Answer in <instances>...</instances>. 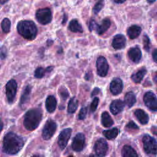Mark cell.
Wrapping results in <instances>:
<instances>
[{
    "label": "cell",
    "mask_w": 157,
    "mask_h": 157,
    "mask_svg": "<svg viewBox=\"0 0 157 157\" xmlns=\"http://www.w3.org/2000/svg\"><path fill=\"white\" fill-rule=\"evenodd\" d=\"M78 105V101L75 97L71 98L67 105V112L69 113H75Z\"/></svg>",
    "instance_id": "cell-28"
},
{
    "label": "cell",
    "mask_w": 157,
    "mask_h": 157,
    "mask_svg": "<svg viewBox=\"0 0 157 157\" xmlns=\"http://www.w3.org/2000/svg\"><path fill=\"white\" fill-rule=\"evenodd\" d=\"M101 123L105 128H109L113 125V120L107 112H104L102 113Z\"/></svg>",
    "instance_id": "cell-24"
},
{
    "label": "cell",
    "mask_w": 157,
    "mask_h": 157,
    "mask_svg": "<svg viewBox=\"0 0 157 157\" xmlns=\"http://www.w3.org/2000/svg\"><path fill=\"white\" fill-rule=\"evenodd\" d=\"M56 100L55 96L52 95L48 96L45 101V107L49 113L53 112L56 107Z\"/></svg>",
    "instance_id": "cell-20"
},
{
    "label": "cell",
    "mask_w": 157,
    "mask_h": 157,
    "mask_svg": "<svg viewBox=\"0 0 157 157\" xmlns=\"http://www.w3.org/2000/svg\"><path fill=\"white\" fill-rule=\"evenodd\" d=\"M124 107V103L120 99L113 100L110 105V110L113 115H117L121 112Z\"/></svg>",
    "instance_id": "cell-16"
},
{
    "label": "cell",
    "mask_w": 157,
    "mask_h": 157,
    "mask_svg": "<svg viewBox=\"0 0 157 157\" xmlns=\"http://www.w3.org/2000/svg\"><path fill=\"white\" fill-rule=\"evenodd\" d=\"M7 2V1H0V4H4Z\"/></svg>",
    "instance_id": "cell-44"
},
{
    "label": "cell",
    "mask_w": 157,
    "mask_h": 157,
    "mask_svg": "<svg viewBox=\"0 0 157 157\" xmlns=\"http://www.w3.org/2000/svg\"><path fill=\"white\" fill-rule=\"evenodd\" d=\"M124 102L126 105L129 107H131L136 103V98L134 93L132 91L128 92L124 96Z\"/></svg>",
    "instance_id": "cell-26"
},
{
    "label": "cell",
    "mask_w": 157,
    "mask_h": 157,
    "mask_svg": "<svg viewBox=\"0 0 157 157\" xmlns=\"http://www.w3.org/2000/svg\"><path fill=\"white\" fill-rule=\"evenodd\" d=\"M147 2L149 3H153V2H155V1H147Z\"/></svg>",
    "instance_id": "cell-45"
},
{
    "label": "cell",
    "mask_w": 157,
    "mask_h": 157,
    "mask_svg": "<svg viewBox=\"0 0 157 157\" xmlns=\"http://www.w3.org/2000/svg\"><path fill=\"white\" fill-rule=\"evenodd\" d=\"M96 69L98 75L100 77L107 75L109 71V64L107 59L104 56H99L96 60Z\"/></svg>",
    "instance_id": "cell-8"
},
{
    "label": "cell",
    "mask_w": 157,
    "mask_h": 157,
    "mask_svg": "<svg viewBox=\"0 0 157 157\" xmlns=\"http://www.w3.org/2000/svg\"><path fill=\"white\" fill-rule=\"evenodd\" d=\"M53 69V66H48L45 69L42 67H39L36 69L34 72V77L37 78H41L45 75L46 72H50Z\"/></svg>",
    "instance_id": "cell-27"
},
{
    "label": "cell",
    "mask_w": 157,
    "mask_h": 157,
    "mask_svg": "<svg viewBox=\"0 0 157 157\" xmlns=\"http://www.w3.org/2000/svg\"><path fill=\"white\" fill-rule=\"evenodd\" d=\"M24 145V140L21 137L17 134L9 132L7 133L2 140V151L8 155L18 153Z\"/></svg>",
    "instance_id": "cell-1"
},
{
    "label": "cell",
    "mask_w": 157,
    "mask_h": 157,
    "mask_svg": "<svg viewBox=\"0 0 157 157\" xmlns=\"http://www.w3.org/2000/svg\"><path fill=\"white\" fill-rule=\"evenodd\" d=\"M128 55L129 59L134 63H137L142 58V52L139 47H134L131 48L128 52Z\"/></svg>",
    "instance_id": "cell-15"
},
{
    "label": "cell",
    "mask_w": 157,
    "mask_h": 157,
    "mask_svg": "<svg viewBox=\"0 0 157 157\" xmlns=\"http://www.w3.org/2000/svg\"><path fill=\"white\" fill-rule=\"evenodd\" d=\"M97 23L96 22V21L94 19H91L90 22H89V25H88V28L90 29V31H93V29H96V26H97Z\"/></svg>",
    "instance_id": "cell-37"
},
{
    "label": "cell",
    "mask_w": 157,
    "mask_h": 157,
    "mask_svg": "<svg viewBox=\"0 0 157 157\" xmlns=\"http://www.w3.org/2000/svg\"><path fill=\"white\" fill-rule=\"evenodd\" d=\"M104 1H100L97 2L93 9V11L94 13V14L98 13L100 12V10L102 9V8L104 7Z\"/></svg>",
    "instance_id": "cell-32"
},
{
    "label": "cell",
    "mask_w": 157,
    "mask_h": 157,
    "mask_svg": "<svg viewBox=\"0 0 157 157\" xmlns=\"http://www.w3.org/2000/svg\"><path fill=\"white\" fill-rule=\"evenodd\" d=\"M7 50L5 46H2L0 47V58L1 59H4L7 57Z\"/></svg>",
    "instance_id": "cell-36"
},
{
    "label": "cell",
    "mask_w": 157,
    "mask_h": 157,
    "mask_svg": "<svg viewBox=\"0 0 157 157\" xmlns=\"http://www.w3.org/2000/svg\"><path fill=\"white\" fill-rule=\"evenodd\" d=\"M17 83L13 79L9 80L6 85V93L7 101L9 104L13 103L16 96Z\"/></svg>",
    "instance_id": "cell-7"
},
{
    "label": "cell",
    "mask_w": 157,
    "mask_h": 157,
    "mask_svg": "<svg viewBox=\"0 0 157 157\" xmlns=\"http://www.w3.org/2000/svg\"><path fill=\"white\" fill-rule=\"evenodd\" d=\"M145 105L150 110L156 112L157 110V100L156 95L151 91L145 93L143 98Z\"/></svg>",
    "instance_id": "cell-9"
},
{
    "label": "cell",
    "mask_w": 157,
    "mask_h": 157,
    "mask_svg": "<svg viewBox=\"0 0 157 157\" xmlns=\"http://www.w3.org/2000/svg\"><path fill=\"white\" fill-rule=\"evenodd\" d=\"M32 157H39V156H37V155H34V156H33Z\"/></svg>",
    "instance_id": "cell-46"
},
{
    "label": "cell",
    "mask_w": 157,
    "mask_h": 157,
    "mask_svg": "<svg viewBox=\"0 0 157 157\" xmlns=\"http://www.w3.org/2000/svg\"><path fill=\"white\" fill-rule=\"evenodd\" d=\"M56 124L53 120L51 119L48 120L46 121L42 129V138L44 140H49L50 139H51V137L53 136L56 130Z\"/></svg>",
    "instance_id": "cell-6"
},
{
    "label": "cell",
    "mask_w": 157,
    "mask_h": 157,
    "mask_svg": "<svg viewBox=\"0 0 157 157\" xmlns=\"http://www.w3.org/2000/svg\"><path fill=\"white\" fill-rule=\"evenodd\" d=\"M42 117V112L40 108L29 110L24 116L23 125L28 131L36 129L39 125Z\"/></svg>",
    "instance_id": "cell-2"
},
{
    "label": "cell",
    "mask_w": 157,
    "mask_h": 157,
    "mask_svg": "<svg viewBox=\"0 0 157 157\" xmlns=\"http://www.w3.org/2000/svg\"><path fill=\"white\" fill-rule=\"evenodd\" d=\"M67 15H66V14H64V15L63 20V22H62V23H63V24H64V23H66V21H67Z\"/></svg>",
    "instance_id": "cell-41"
},
{
    "label": "cell",
    "mask_w": 157,
    "mask_h": 157,
    "mask_svg": "<svg viewBox=\"0 0 157 157\" xmlns=\"http://www.w3.org/2000/svg\"><path fill=\"white\" fill-rule=\"evenodd\" d=\"M86 113H87L86 108L85 107H82L81 109L79 111V113H78V119L79 120H84L86 118Z\"/></svg>",
    "instance_id": "cell-35"
},
{
    "label": "cell",
    "mask_w": 157,
    "mask_h": 157,
    "mask_svg": "<svg viewBox=\"0 0 157 157\" xmlns=\"http://www.w3.org/2000/svg\"><path fill=\"white\" fill-rule=\"evenodd\" d=\"M36 18L37 21L42 25H47L52 21V15L49 8L39 9L36 13Z\"/></svg>",
    "instance_id": "cell-5"
},
{
    "label": "cell",
    "mask_w": 157,
    "mask_h": 157,
    "mask_svg": "<svg viewBox=\"0 0 157 157\" xmlns=\"http://www.w3.org/2000/svg\"><path fill=\"white\" fill-rule=\"evenodd\" d=\"M71 133L72 129L71 128H66L60 132L58 136V144L61 150H63L66 147L71 137Z\"/></svg>",
    "instance_id": "cell-11"
},
{
    "label": "cell",
    "mask_w": 157,
    "mask_h": 157,
    "mask_svg": "<svg viewBox=\"0 0 157 157\" xmlns=\"http://www.w3.org/2000/svg\"><path fill=\"white\" fill-rule=\"evenodd\" d=\"M94 149L99 157L105 156L108 150V144L106 140L102 138L98 139L94 144Z\"/></svg>",
    "instance_id": "cell-10"
},
{
    "label": "cell",
    "mask_w": 157,
    "mask_h": 157,
    "mask_svg": "<svg viewBox=\"0 0 157 157\" xmlns=\"http://www.w3.org/2000/svg\"><path fill=\"white\" fill-rule=\"evenodd\" d=\"M123 88V83L120 78H115L112 80L110 84V92L113 95L120 94Z\"/></svg>",
    "instance_id": "cell-13"
},
{
    "label": "cell",
    "mask_w": 157,
    "mask_h": 157,
    "mask_svg": "<svg viewBox=\"0 0 157 157\" xmlns=\"http://www.w3.org/2000/svg\"><path fill=\"white\" fill-rule=\"evenodd\" d=\"M31 92V86L30 85H27L23 90L20 100V106L21 108H24L25 105L28 103L30 99V94Z\"/></svg>",
    "instance_id": "cell-17"
},
{
    "label": "cell",
    "mask_w": 157,
    "mask_h": 157,
    "mask_svg": "<svg viewBox=\"0 0 157 157\" xmlns=\"http://www.w3.org/2000/svg\"><path fill=\"white\" fill-rule=\"evenodd\" d=\"M143 44H144V48L145 51L148 52L150 48V41L149 37L145 34L143 37Z\"/></svg>",
    "instance_id": "cell-33"
},
{
    "label": "cell",
    "mask_w": 157,
    "mask_h": 157,
    "mask_svg": "<svg viewBox=\"0 0 157 157\" xmlns=\"http://www.w3.org/2000/svg\"><path fill=\"white\" fill-rule=\"evenodd\" d=\"M147 70L145 69H144V68L139 70L137 72L134 73L131 75L132 80L134 83H140L141 81L142 80V79L144 78V76L147 74Z\"/></svg>",
    "instance_id": "cell-23"
},
{
    "label": "cell",
    "mask_w": 157,
    "mask_h": 157,
    "mask_svg": "<svg viewBox=\"0 0 157 157\" xmlns=\"http://www.w3.org/2000/svg\"><path fill=\"white\" fill-rule=\"evenodd\" d=\"M69 157H74V156H69Z\"/></svg>",
    "instance_id": "cell-47"
},
{
    "label": "cell",
    "mask_w": 157,
    "mask_h": 157,
    "mask_svg": "<svg viewBox=\"0 0 157 157\" xmlns=\"http://www.w3.org/2000/svg\"><path fill=\"white\" fill-rule=\"evenodd\" d=\"M114 2L115 3H117V4H121V3H123L125 2V1H114Z\"/></svg>",
    "instance_id": "cell-43"
},
{
    "label": "cell",
    "mask_w": 157,
    "mask_h": 157,
    "mask_svg": "<svg viewBox=\"0 0 157 157\" xmlns=\"http://www.w3.org/2000/svg\"><path fill=\"white\" fill-rule=\"evenodd\" d=\"M141 31L142 28L139 26L134 25L128 28L127 29V34L130 39H134L139 36Z\"/></svg>",
    "instance_id": "cell-21"
},
{
    "label": "cell",
    "mask_w": 157,
    "mask_h": 157,
    "mask_svg": "<svg viewBox=\"0 0 157 157\" xmlns=\"http://www.w3.org/2000/svg\"><path fill=\"white\" fill-rule=\"evenodd\" d=\"M99 99L98 98L96 97L93 99L90 105V110L91 112H94L96 110L97 107L99 104Z\"/></svg>",
    "instance_id": "cell-34"
},
{
    "label": "cell",
    "mask_w": 157,
    "mask_h": 157,
    "mask_svg": "<svg viewBox=\"0 0 157 157\" xmlns=\"http://www.w3.org/2000/svg\"><path fill=\"white\" fill-rule=\"evenodd\" d=\"M3 122H2V121L0 119V132L2 130V129H3Z\"/></svg>",
    "instance_id": "cell-42"
},
{
    "label": "cell",
    "mask_w": 157,
    "mask_h": 157,
    "mask_svg": "<svg viewBox=\"0 0 157 157\" xmlns=\"http://www.w3.org/2000/svg\"><path fill=\"white\" fill-rule=\"evenodd\" d=\"M152 56H153V59L155 63H156V59H157V50L156 48H155L154 50V51L152 53Z\"/></svg>",
    "instance_id": "cell-39"
},
{
    "label": "cell",
    "mask_w": 157,
    "mask_h": 157,
    "mask_svg": "<svg viewBox=\"0 0 157 157\" xmlns=\"http://www.w3.org/2000/svg\"><path fill=\"white\" fill-rule=\"evenodd\" d=\"M112 45L116 50L123 48L126 45V37L121 34L115 35L113 38Z\"/></svg>",
    "instance_id": "cell-14"
},
{
    "label": "cell",
    "mask_w": 157,
    "mask_h": 157,
    "mask_svg": "<svg viewBox=\"0 0 157 157\" xmlns=\"http://www.w3.org/2000/svg\"><path fill=\"white\" fill-rule=\"evenodd\" d=\"M119 130L117 128H113L110 129L105 130L102 132L104 136L109 140L115 139L118 134Z\"/></svg>",
    "instance_id": "cell-29"
},
{
    "label": "cell",
    "mask_w": 157,
    "mask_h": 157,
    "mask_svg": "<svg viewBox=\"0 0 157 157\" xmlns=\"http://www.w3.org/2000/svg\"><path fill=\"white\" fill-rule=\"evenodd\" d=\"M68 28L70 31L74 33H82L83 28L81 25L76 19L72 20L69 24Z\"/></svg>",
    "instance_id": "cell-25"
},
{
    "label": "cell",
    "mask_w": 157,
    "mask_h": 157,
    "mask_svg": "<svg viewBox=\"0 0 157 157\" xmlns=\"http://www.w3.org/2000/svg\"><path fill=\"white\" fill-rule=\"evenodd\" d=\"M58 94H59L61 99H63V101H66L69 96V94L67 89L64 86H61L59 88Z\"/></svg>",
    "instance_id": "cell-31"
},
{
    "label": "cell",
    "mask_w": 157,
    "mask_h": 157,
    "mask_svg": "<svg viewBox=\"0 0 157 157\" xmlns=\"http://www.w3.org/2000/svg\"><path fill=\"white\" fill-rule=\"evenodd\" d=\"M99 91H100L99 88L96 87V88L93 90V91H92V93H91V97H93V96H95L96 94H98V93H99Z\"/></svg>",
    "instance_id": "cell-40"
},
{
    "label": "cell",
    "mask_w": 157,
    "mask_h": 157,
    "mask_svg": "<svg viewBox=\"0 0 157 157\" xmlns=\"http://www.w3.org/2000/svg\"><path fill=\"white\" fill-rule=\"evenodd\" d=\"M144 150L145 153L151 157L156 155V140L151 136L145 134L142 138Z\"/></svg>",
    "instance_id": "cell-4"
},
{
    "label": "cell",
    "mask_w": 157,
    "mask_h": 157,
    "mask_svg": "<svg viewBox=\"0 0 157 157\" xmlns=\"http://www.w3.org/2000/svg\"><path fill=\"white\" fill-rule=\"evenodd\" d=\"M110 25H111V22L109 18H104V20H102L101 24L97 25L96 28V33L99 35H101L104 34L109 28V27L110 26Z\"/></svg>",
    "instance_id": "cell-19"
},
{
    "label": "cell",
    "mask_w": 157,
    "mask_h": 157,
    "mask_svg": "<svg viewBox=\"0 0 157 157\" xmlns=\"http://www.w3.org/2000/svg\"><path fill=\"white\" fill-rule=\"evenodd\" d=\"M126 128L129 129H138L139 127L133 121H130L126 126Z\"/></svg>",
    "instance_id": "cell-38"
},
{
    "label": "cell",
    "mask_w": 157,
    "mask_h": 157,
    "mask_svg": "<svg viewBox=\"0 0 157 157\" xmlns=\"http://www.w3.org/2000/svg\"><path fill=\"white\" fill-rule=\"evenodd\" d=\"M18 33L25 39L34 40L37 33V29L35 23L31 20H21L17 24Z\"/></svg>",
    "instance_id": "cell-3"
},
{
    "label": "cell",
    "mask_w": 157,
    "mask_h": 157,
    "mask_svg": "<svg viewBox=\"0 0 157 157\" xmlns=\"http://www.w3.org/2000/svg\"><path fill=\"white\" fill-rule=\"evenodd\" d=\"M85 144V137L83 133H77L74 137L72 143V148L75 151H82Z\"/></svg>",
    "instance_id": "cell-12"
},
{
    "label": "cell",
    "mask_w": 157,
    "mask_h": 157,
    "mask_svg": "<svg viewBox=\"0 0 157 157\" xmlns=\"http://www.w3.org/2000/svg\"><path fill=\"white\" fill-rule=\"evenodd\" d=\"M11 27V21L8 18H4L1 23V28L4 33H7L10 31Z\"/></svg>",
    "instance_id": "cell-30"
},
{
    "label": "cell",
    "mask_w": 157,
    "mask_h": 157,
    "mask_svg": "<svg viewBox=\"0 0 157 157\" xmlns=\"http://www.w3.org/2000/svg\"><path fill=\"white\" fill-rule=\"evenodd\" d=\"M134 115L138 121L142 124H146L149 121V117L148 114L142 109H136L134 112Z\"/></svg>",
    "instance_id": "cell-18"
},
{
    "label": "cell",
    "mask_w": 157,
    "mask_h": 157,
    "mask_svg": "<svg viewBox=\"0 0 157 157\" xmlns=\"http://www.w3.org/2000/svg\"><path fill=\"white\" fill-rule=\"evenodd\" d=\"M121 154L123 157H139L136 150L132 147L128 145L123 146Z\"/></svg>",
    "instance_id": "cell-22"
}]
</instances>
